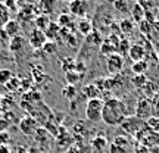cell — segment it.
Wrapping results in <instances>:
<instances>
[{
	"instance_id": "cell-7",
	"label": "cell",
	"mask_w": 159,
	"mask_h": 153,
	"mask_svg": "<svg viewBox=\"0 0 159 153\" xmlns=\"http://www.w3.org/2000/svg\"><path fill=\"white\" fill-rule=\"evenodd\" d=\"M69 13L72 16H78V18H85L89 15V2L87 0H71L69 2Z\"/></svg>"
},
{
	"instance_id": "cell-26",
	"label": "cell",
	"mask_w": 159,
	"mask_h": 153,
	"mask_svg": "<svg viewBox=\"0 0 159 153\" xmlns=\"http://www.w3.org/2000/svg\"><path fill=\"white\" fill-rule=\"evenodd\" d=\"M149 79L146 75H134L133 77V79H131V83H133V85L136 87V88H140L142 90L143 87L146 85V83H148Z\"/></svg>"
},
{
	"instance_id": "cell-36",
	"label": "cell",
	"mask_w": 159,
	"mask_h": 153,
	"mask_svg": "<svg viewBox=\"0 0 159 153\" xmlns=\"http://www.w3.org/2000/svg\"><path fill=\"white\" fill-rule=\"evenodd\" d=\"M114 144H116V146H119V147H124V149H128V146H130V142L125 138V137H115Z\"/></svg>"
},
{
	"instance_id": "cell-34",
	"label": "cell",
	"mask_w": 159,
	"mask_h": 153,
	"mask_svg": "<svg viewBox=\"0 0 159 153\" xmlns=\"http://www.w3.org/2000/svg\"><path fill=\"white\" fill-rule=\"evenodd\" d=\"M150 102H152V108H153V116H159V91L150 99Z\"/></svg>"
},
{
	"instance_id": "cell-16",
	"label": "cell",
	"mask_w": 159,
	"mask_h": 153,
	"mask_svg": "<svg viewBox=\"0 0 159 153\" xmlns=\"http://www.w3.org/2000/svg\"><path fill=\"white\" fill-rule=\"evenodd\" d=\"M131 16H133V21L136 24H140L144 19V16H146V11L139 3H136V5H133V7H131Z\"/></svg>"
},
{
	"instance_id": "cell-9",
	"label": "cell",
	"mask_w": 159,
	"mask_h": 153,
	"mask_svg": "<svg viewBox=\"0 0 159 153\" xmlns=\"http://www.w3.org/2000/svg\"><path fill=\"white\" fill-rule=\"evenodd\" d=\"M9 50L13 55H16V56L25 53V50H27V40L21 37V35H16V37L11 38L9 40Z\"/></svg>"
},
{
	"instance_id": "cell-12",
	"label": "cell",
	"mask_w": 159,
	"mask_h": 153,
	"mask_svg": "<svg viewBox=\"0 0 159 153\" xmlns=\"http://www.w3.org/2000/svg\"><path fill=\"white\" fill-rule=\"evenodd\" d=\"M128 56H130V59H133V62L143 61L146 57V49L142 44H133L128 50Z\"/></svg>"
},
{
	"instance_id": "cell-23",
	"label": "cell",
	"mask_w": 159,
	"mask_h": 153,
	"mask_svg": "<svg viewBox=\"0 0 159 153\" xmlns=\"http://www.w3.org/2000/svg\"><path fill=\"white\" fill-rule=\"evenodd\" d=\"M146 127L155 134H159V116H150L146 121Z\"/></svg>"
},
{
	"instance_id": "cell-41",
	"label": "cell",
	"mask_w": 159,
	"mask_h": 153,
	"mask_svg": "<svg viewBox=\"0 0 159 153\" xmlns=\"http://www.w3.org/2000/svg\"><path fill=\"white\" fill-rule=\"evenodd\" d=\"M156 18H158V19H159V9H158V13H156Z\"/></svg>"
},
{
	"instance_id": "cell-33",
	"label": "cell",
	"mask_w": 159,
	"mask_h": 153,
	"mask_svg": "<svg viewBox=\"0 0 159 153\" xmlns=\"http://www.w3.org/2000/svg\"><path fill=\"white\" fill-rule=\"evenodd\" d=\"M65 77H66V79H68V83L71 85H74L75 83H77V81H80V79H81V77H83V75H78L77 74V71H69V72H66V75H65Z\"/></svg>"
},
{
	"instance_id": "cell-35",
	"label": "cell",
	"mask_w": 159,
	"mask_h": 153,
	"mask_svg": "<svg viewBox=\"0 0 159 153\" xmlns=\"http://www.w3.org/2000/svg\"><path fill=\"white\" fill-rule=\"evenodd\" d=\"M137 3L142 6L146 12H150V9H153V7H155V2H153V0H139Z\"/></svg>"
},
{
	"instance_id": "cell-28",
	"label": "cell",
	"mask_w": 159,
	"mask_h": 153,
	"mask_svg": "<svg viewBox=\"0 0 159 153\" xmlns=\"http://www.w3.org/2000/svg\"><path fill=\"white\" fill-rule=\"evenodd\" d=\"M142 90L144 91L146 94H149V96H150V99H152V97H153L155 94L159 91L158 90V85L155 84V83H152V81H148V83H146V85L143 87Z\"/></svg>"
},
{
	"instance_id": "cell-15",
	"label": "cell",
	"mask_w": 159,
	"mask_h": 153,
	"mask_svg": "<svg viewBox=\"0 0 159 153\" xmlns=\"http://www.w3.org/2000/svg\"><path fill=\"white\" fill-rule=\"evenodd\" d=\"M83 93H84V96L89 100H91V99H102V91L99 90L94 84L85 85L84 88H83Z\"/></svg>"
},
{
	"instance_id": "cell-19",
	"label": "cell",
	"mask_w": 159,
	"mask_h": 153,
	"mask_svg": "<svg viewBox=\"0 0 159 153\" xmlns=\"http://www.w3.org/2000/svg\"><path fill=\"white\" fill-rule=\"evenodd\" d=\"M7 21H11V11L6 7L3 2H0V28L3 29Z\"/></svg>"
},
{
	"instance_id": "cell-1",
	"label": "cell",
	"mask_w": 159,
	"mask_h": 153,
	"mask_svg": "<svg viewBox=\"0 0 159 153\" xmlns=\"http://www.w3.org/2000/svg\"><path fill=\"white\" fill-rule=\"evenodd\" d=\"M125 118H128L127 105L121 99L111 97V99L105 100L102 110V121L105 124L111 125V127L121 125L125 121Z\"/></svg>"
},
{
	"instance_id": "cell-30",
	"label": "cell",
	"mask_w": 159,
	"mask_h": 153,
	"mask_svg": "<svg viewBox=\"0 0 159 153\" xmlns=\"http://www.w3.org/2000/svg\"><path fill=\"white\" fill-rule=\"evenodd\" d=\"M130 43H128V38H122L119 40V44H118V49H116V53H119L121 56H122V53H128V50H130Z\"/></svg>"
},
{
	"instance_id": "cell-22",
	"label": "cell",
	"mask_w": 159,
	"mask_h": 153,
	"mask_svg": "<svg viewBox=\"0 0 159 153\" xmlns=\"http://www.w3.org/2000/svg\"><path fill=\"white\" fill-rule=\"evenodd\" d=\"M13 78V72L9 68H0V84L6 85Z\"/></svg>"
},
{
	"instance_id": "cell-40",
	"label": "cell",
	"mask_w": 159,
	"mask_h": 153,
	"mask_svg": "<svg viewBox=\"0 0 159 153\" xmlns=\"http://www.w3.org/2000/svg\"><path fill=\"white\" fill-rule=\"evenodd\" d=\"M7 125H9L7 121H5V119H3V121H0V128H3V130H5V128H7Z\"/></svg>"
},
{
	"instance_id": "cell-5",
	"label": "cell",
	"mask_w": 159,
	"mask_h": 153,
	"mask_svg": "<svg viewBox=\"0 0 159 153\" xmlns=\"http://www.w3.org/2000/svg\"><path fill=\"white\" fill-rule=\"evenodd\" d=\"M121 127H122L128 134L136 136V134H139L142 130H144L146 122L142 121V119H139L137 116H128V118H125V121L121 124Z\"/></svg>"
},
{
	"instance_id": "cell-14",
	"label": "cell",
	"mask_w": 159,
	"mask_h": 153,
	"mask_svg": "<svg viewBox=\"0 0 159 153\" xmlns=\"http://www.w3.org/2000/svg\"><path fill=\"white\" fill-rule=\"evenodd\" d=\"M56 24L63 29H72L74 28V16L71 13H61Z\"/></svg>"
},
{
	"instance_id": "cell-27",
	"label": "cell",
	"mask_w": 159,
	"mask_h": 153,
	"mask_svg": "<svg viewBox=\"0 0 159 153\" xmlns=\"http://www.w3.org/2000/svg\"><path fill=\"white\" fill-rule=\"evenodd\" d=\"M100 53L108 57V56H111L112 53H116V52H115V47H114V46L111 44L108 40H105L102 44H100Z\"/></svg>"
},
{
	"instance_id": "cell-3",
	"label": "cell",
	"mask_w": 159,
	"mask_h": 153,
	"mask_svg": "<svg viewBox=\"0 0 159 153\" xmlns=\"http://www.w3.org/2000/svg\"><path fill=\"white\" fill-rule=\"evenodd\" d=\"M139 119L142 121H148L150 116H153V108H152V102L149 97H142L136 105V115Z\"/></svg>"
},
{
	"instance_id": "cell-32",
	"label": "cell",
	"mask_w": 159,
	"mask_h": 153,
	"mask_svg": "<svg viewBox=\"0 0 159 153\" xmlns=\"http://www.w3.org/2000/svg\"><path fill=\"white\" fill-rule=\"evenodd\" d=\"M5 87L9 91H16V90H19V88H21V79H19V78H15V77H13V78H12L11 81H9V83L5 85Z\"/></svg>"
},
{
	"instance_id": "cell-18",
	"label": "cell",
	"mask_w": 159,
	"mask_h": 153,
	"mask_svg": "<svg viewBox=\"0 0 159 153\" xmlns=\"http://www.w3.org/2000/svg\"><path fill=\"white\" fill-rule=\"evenodd\" d=\"M50 16H46V15H37L34 19V24H35V28L40 29V31H43L44 33L46 29L49 28V25H50Z\"/></svg>"
},
{
	"instance_id": "cell-37",
	"label": "cell",
	"mask_w": 159,
	"mask_h": 153,
	"mask_svg": "<svg viewBox=\"0 0 159 153\" xmlns=\"http://www.w3.org/2000/svg\"><path fill=\"white\" fill-rule=\"evenodd\" d=\"M93 146L102 150V149H105V147H106V140H105L103 137H96V138L93 140Z\"/></svg>"
},
{
	"instance_id": "cell-13",
	"label": "cell",
	"mask_w": 159,
	"mask_h": 153,
	"mask_svg": "<svg viewBox=\"0 0 159 153\" xmlns=\"http://www.w3.org/2000/svg\"><path fill=\"white\" fill-rule=\"evenodd\" d=\"M44 34L49 41H56V40H59L62 37V28L56 22H50L49 28L44 31Z\"/></svg>"
},
{
	"instance_id": "cell-31",
	"label": "cell",
	"mask_w": 159,
	"mask_h": 153,
	"mask_svg": "<svg viewBox=\"0 0 159 153\" xmlns=\"http://www.w3.org/2000/svg\"><path fill=\"white\" fill-rule=\"evenodd\" d=\"M41 50L44 52L46 55H53V53H56L57 52V44L55 43V41H49V40H47V43L43 46Z\"/></svg>"
},
{
	"instance_id": "cell-2",
	"label": "cell",
	"mask_w": 159,
	"mask_h": 153,
	"mask_svg": "<svg viewBox=\"0 0 159 153\" xmlns=\"http://www.w3.org/2000/svg\"><path fill=\"white\" fill-rule=\"evenodd\" d=\"M105 100L102 99H91L85 103V118L90 122H100L102 121V110Z\"/></svg>"
},
{
	"instance_id": "cell-38",
	"label": "cell",
	"mask_w": 159,
	"mask_h": 153,
	"mask_svg": "<svg viewBox=\"0 0 159 153\" xmlns=\"http://www.w3.org/2000/svg\"><path fill=\"white\" fill-rule=\"evenodd\" d=\"M3 3H5V6L6 7H7V9H9V11H16V0H5V2H3Z\"/></svg>"
},
{
	"instance_id": "cell-4",
	"label": "cell",
	"mask_w": 159,
	"mask_h": 153,
	"mask_svg": "<svg viewBox=\"0 0 159 153\" xmlns=\"http://www.w3.org/2000/svg\"><path fill=\"white\" fill-rule=\"evenodd\" d=\"M124 57L121 56L119 53H112L111 56H108L106 59V68H108V72L112 77L115 75H121L122 69H124Z\"/></svg>"
},
{
	"instance_id": "cell-24",
	"label": "cell",
	"mask_w": 159,
	"mask_h": 153,
	"mask_svg": "<svg viewBox=\"0 0 159 153\" xmlns=\"http://www.w3.org/2000/svg\"><path fill=\"white\" fill-rule=\"evenodd\" d=\"M139 25V29H140V33L144 35H149L152 33V29H153V22H150L148 19H143L140 24H137Z\"/></svg>"
},
{
	"instance_id": "cell-10",
	"label": "cell",
	"mask_w": 159,
	"mask_h": 153,
	"mask_svg": "<svg viewBox=\"0 0 159 153\" xmlns=\"http://www.w3.org/2000/svg\"><path fill=\"white\" fill-rule=\"evenodd\" d=\"M55 7H56V0H39L37 5H35L37 13L39 15H46V16L52 15L55 12Z\"/></svg>"
},
{
	"instance_id": "cell-42",
	"label": "cell",
	"mask_w": 159,
	"mask_h": 153,
	"mask_svg": "<svg viewBox=\"0 0 159 153\" xmlns=\"http://www.w3.org/2000/svg\"><path fill=\"white\" fill-rule=\"evenodd\" d=\"M158 61H159V56H158Z\"/></svg>"
},
{
	"instance_id": "cell-8",
	"label": "cell",
	"mask_w": 159,
	"mask_h": 153,
	"mask_svg": "<svg viewBox=\"0 0 159 153\" xmlns=\"http://www.w3.org/2000/svg\"><path fill=\"white\" fill-rule=\"evenodd\" d=\"M47 43V37L43 31H40V29L34 28L30 31V35H28V44L35 49V50H41L43 49V46Z\"/></svg>"
},
{
	"instance_id": "cell-39",
	"label": "cell",
	"mask_w": 159,
	"mask_h": 153,
	"mask_svg": "<svg viewBox=\"0 0 159 153\" xmlns=\"http://www.w3.org/2000/svg\"><path fill=\"white\" fill-rule=\"evenodd\" d=\"M7 142H9V134H7V133L0 134V144H6Z\"/></svg>"
},
{
	"instance_id": "cell-21",
	"label": "cell",
	"mask_w": 159,
	"mask_h": 153,
	"mask_svg": "<svg viewBox=\"0 0 159 153\" xmlns=\"http://www.w3.org/2000/svg\"><path fill=\"white\" fill-rule=\"evenodd\" d=\"M114 7L118 12H130L133 6L130 5V0H114Z\"/></svg>"
},
{
	"instance_id": "cell-29",
	"label": "cell",
	"mask_w": 159,
	"mask_h": 153,
	"mask_svg": "<svg viewBox=\"0 0 159 153\" xmlns=\"http://www.w3.org/2000/svg\"><path fill=\"white\" fill-rule=\"evenodd\" d=\"M63 96L66 97L68 100H74L75 97H77V88H75V85H66L65 88H63Z\"/></svg>"
},
{
	"instance_id": "cell-11",
	"label": "cell",
	"mask_w": 159,
	"mask_h": 153,
	"mask_svg": "<svg viewBox=\"0 0 159 153\" xmlns=\"http://www.w3.org/2000/svg\"><path fill=\"white\" fill-rule=\"evenodd\" d=\"M19 31H21V25L18 21L15 19H11V21H7L5 24V27H3V33L7 38H13V37H16L19 35Z\"/></svg>"
},
{
	"instance_id": "cell-17",
	"label": "cell",
	"mask_w": 159,
	"mask_h": 153,
	"mask_svg": "<svg viewBox=\"0 0 159 153\" xmlns=\"http://www.w3.org/2000/svg\"><path fill=\"white\" fill-rule=\"evenodd\" d=\"M131 71L134 72V75H146V72L149 71V62L148 61H139V62H134L133 66H131Z\"/></svg>"
},
{
	"instance_id": "cell-20",
	"label": "cell",
	"mask_w": 159,
	"mask_h": 153,
	"mask_svg": "<svg viewBox=\"0 0 159 153\" xmlns=\"http://www.w3.org/2000/svg\"><path fill=\"white\" fill-rule=\"evenodd\" d=\"M77 28H78V31L81 33V34L87 37V35L93 31V25H91L90 21H87V19H81V21L77 24Z\"/></svg>"
},
{
	"instance_id": "cell-25",
	"label": "cell",
	"mask_w": 159,
	"mask_h": 153,
	"mask_svg": "<svg viewBox=\"0 0 159 153\" xmlns=\"http://www.w3.org/2000/svg\"><path fill=\"white\" fill-rule=\"evenodd\" d=\"M119 28H121V31L124 34H131L133 29H134V22L131 19H122L121 24H119Z\"/></svg>"
},
{
	"instance_id": "cell-6",
	"label": "cell",
	"mask_w": 159,
	"mask_h": 153,
	"mask_svg": "<svg viewBox=\"0 0 159 153\" xmlns=\"http://www.w3.org/2000/svg\"><path fill=\"white\" fill-rule=\"evenodd\" d=\"M19 130L25 136H34V134H37V131H39V121L34 116L27 115V116H24L19 121Z\"/></svg>"
}]
</instances>
